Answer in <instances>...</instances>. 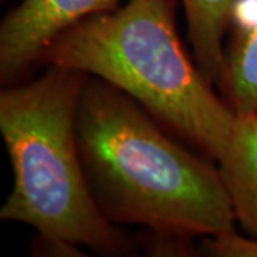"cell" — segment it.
I'll return each instance as SVG.
<instances>
[{"label": "cell", "mask_w": 257, "mask_h": 257, "mask_svg": "<svg viewBox=\"0 0 257 257\" xmlns=\"http://www.w3.org/2000/svg\"><path fill=\"white\" fill-rule=\"evenodd\" d=\"M32 253L39 254V256H84L79 244L67 241V240L59 239H47L37 234L36 240L32 244Z\"/></svg>", "instance_id": "cell-10"}, {"label": "cell", "mask_w": 257, "mask_h": 257, "mask_svg": "<svg viewBox=\"0 0 257 257\" xmlns=\"http://www.w3.org/2000/svg\"><path fill=\"white\" fill-rule=\"evenodd\" d=\"M196 64L204 77L219 86L224 72L223 39L229 32L237 0H180Z\"/></svg>", "instance_id": "cell-7"}, {"label": "cell", "mask_w": 257, "mask_h": 257, "mask_svg": "<svg viewBox=\"0 0 257 257\" xmlns=\"http://www.w3.org/2000/svg\"><path fill=\"white\" fill-rule=\"evenodd\" d=\"M119 0H22L0 25V80L10 83L40 63L47 45L83 19L117 8Z\"/></svg>", "instance_id": "cell-4"}, {"label": "cell", "mask_w": 257, "mask_h": 257, "mask_svg": "<svg viewBox=\"0 0 257 257\" xmlns=\"http://www.w3.org/2000/svg\"><path fill=\"white\" fill-rule=\"evenodd\" d=\"M200 256L257 257V239L244 237L236 230L202 236L199 240Z\"/></svg>", "instance_id": "cell-9"}, {"label": "cell", "mask_w": 257, "mask_h": 257, "mask_svg": "<svg viewBox=\"0 0 257 257\" xmlns=\"http://www.w3.org/2000/svg\"><path fill=\"white\" fill-rule=\"evenodd\" d=\"M39 64L110 83L211 159L226 152L236 114L186 55L176 0H127L83 19L47 45Z\"/></svg>", "instance_id": "cell-2"}, {"label": "cell", "mask_w": 257, "mask_h": 257, "mask_svg": "<svg viewBox=\"0 0 257 257\" xmlns=\"http://www.w3.org/2000/svg\"><path fill=\"white\" fill-rule=\"evenodd\" d=\"M219 84L236 116L257 114V0H237Z\"/></svg>", "instance_id": "cell-5"}, {"label": "cell", "mask_w": 257, "mask_h": 257, "mask_svg": "<svg viewBox=\"0 0 257 257\" xmlns=\"http://www.w3.org/2000/svg\"><path fill=\"white\" fill-rule=\"evenodd\" d=\"M199 236L176 230L145 229L135 241L147 256L193 257L200 256Z\"/></svg>", "instance_id": "cell-8"}, {"label": "cell", "mask_w": 257, "mask_h": 257, "mask_svg": "<svg viewBox=\"0 0 257 257\" xmlns=\"http://www.w3.org/2000/svg\"><path fill=\"white\" fill-rule=\"evenodd\" d=\"M87 79L80 70L49 64L36 80L0 93V132L13 169L0 219L120 256L135 250L133 241L100 210L79 152L77 109Z\"/></svg>", "instance_id": "cell-3"}, {"label": "cell", "mask_w": 257, "mask_h": 257, "mask_svg": "<svg viewBox=\"0 0 257 257\" xmlns=\"http://www.w3.org/2000/svg\"><path fill=\"white\" fill-rule=\"evenodd\" d=\"M219 165L236 221L257 239V114L236 116Z\"/></svg>", "instance_id": "cell-6"}, {"label": "cell", "mask_w": 257, "mask_h": 257, "mask_svg": "<svg viewBox=\"0 0 257 257\" xmlns=\"http://www.w3.org/2000/svg\"><path fill=\"white\" fill-rule=\"evenodd\" d=\"M128 94L89 76L77 143L94 200L111 223L210 236L236 230L219 167L170 139Z\"/></svg>", "instance_id": "cell-1"}]
</instances>
